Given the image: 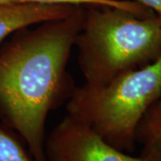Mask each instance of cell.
I'll use <instances>...</instances> for the list:
<instances>
[{
  "label": "cell",
  "mask_w": 161,
  "mask_h": 161,
  "mask_svg": "<svg viewBox=\"0 0 161 161\" xmlns=\"http://www.w3.org/2000/svg\"><path fill=\"white\" fill-rule=\"evenodd\" d=\"M12 3H17L16 0H0V4H12Z\"/></svg>",
  "instance_id": "cell-10"
},
{
  "label": "cell",
  "mask_w": 161,
  "mask_h": 161,
  "mask_svg": "<svg viewBox=\"0 0 161 161\" xmlns=\"http://www.w3.org/2000/svg\"><path fill=\"white\" fill-rule=\"evenodd\" d=\"M17 3H37L47 5H64L75 7H113L133 13L140 16H150L154 13L139 2L130 0H16Z\"/></svg>",
  "instance_id": "cell-7"
},
{
  "label": "cell",
  "mask_w": 161,
  "mask_h": 161,
  "mask_svg": "<svg viewBox=\"0 0 161 161\" xmlns=\"http://www.w3.org/2000/svg\"><path fill=\"white\" fill-rule=\"evenodd\" d=\"M75 46L85 83L104 84L160 56L161 21L155 14L88 7Z\"/></svg>",
  "instance_id": "cell-2"
},
{
  "label": "cell",
  "mask_w": 161,
  "mask_h": 161,
  "mask_svg": "<svg viewBox=\"0 0 161 161\" xmlns=\"http://www.w3.org/2000/svg\"><path fill=\"white\" fill-rule=\"evenodd\" d=\"M161 94V55L107 83L74 88L67 115L82 122L122 151L131 152L140 121Z\"/></svg>",
  "instance_id": "cell-3"
},
{
  "label": "cell",
  "mask_w": 161,
  "mask_h": 161,
  "mask_svg": "<svg viewBox=\"0 0 161 161\" xmlns=\"http://www.w3.org/2000/svg\"><path fill=\"white\" fill-rule=\"evenodd\" d=\"M135 142L142 146L141 157L150 161H161V94L140 121Z\"/></svg>",
  "instance_id": "cell-6"
},
{
  "label": "cell",
  "mask_w": 161,
  "mask_h": 161,
  "mask_svg": "<svg viewBox=\"0 0 161 161\" xmlns=\"http://www.w3.org/2000/svg\"><path fill=\"white\" fill-rule=\"evenodd\" d=\"M141 5L154 13L161 21V0H137Z\"/></svg>",
  "instance_id": "cell-9"
},
{
  "label": "cell",
  "mask_w": 161,
  "mask_h": 161,
  "mask_svg": "<svg viewBox=\"0 0 161 161\" xmlns=\"http://www.w3.org/2000/svg\"><path fill=\"white\" fill-rule=\"evenodd\" d=\"M84 14L79 7L67 17L21 30L0 55V115L34 161H47V115L75 88L66 68Z\"/></svg>",
  "instance_id": "cell-1"
},
{
  "label": "cell",
  "mask_w": 161,
  "mask_h": 161,
  "mask_svg": "<svg viewBox=\"0 0 161 161\" xmlns=\"http://www.w3.org/2000/svg\"><path fill=\"white\" fill-rule=\"evenodd\" d=\"M79 7L37 3L0 4V45L14 32L42 23L67 17Z\"/></svg>",
  "instance_id": "cell-5"
},
{
  "label": "cell",
  "mask_w": 161,
  "mask_h": 161,
  "mask_svg": "<svg viewBox=\"0 0 161 161\" xmlns=\"http://www.w3.org/2000/svg\"><path fill=\"white\" fill-rule=\"evenodd\" d=\"M0 161H34L17 139L1 126Z\"/></svg>",
  "instance_id": "cell-8"
},
{
  "label": "cell",
  "mask_w": 161,
  "mask_h": 161,
  "mask_svg": "<svg viewBox=\"0 0 161 161\" xmlns=\"http://www.w3.org/2000/svg\"><path fill=\"white\" fill-rule=\"evenodd\" d=\"M47 161H150L108 143L92 128L66 115L45 140Z\"/></svg>",
  "instance_id": "cell-4"
}]
</instances>
